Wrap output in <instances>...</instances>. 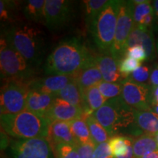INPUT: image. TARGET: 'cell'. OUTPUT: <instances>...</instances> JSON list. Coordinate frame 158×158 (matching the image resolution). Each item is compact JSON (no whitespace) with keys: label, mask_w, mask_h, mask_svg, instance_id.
Returning a JSON list of instances; mask_svg holds the SVG:
<instances>
[{"label":"cell","mask_w":158,"mask_h":158,"mask_svg":"<svg viewBox=\"0 0 158 158\" xmlns=\"http://www.w3.org/2000/svg\"><path fill=\"white\" fill-rule=\"evenodd\" d=\"M152 5L154 7V10H155V19L158 20V0H155V1L152 2Z\"/></svg>","instance_id":"cell-39"},{"label":"cell","mask_w":158,"mask_h":158,"mask_svg":"<svg viewBox=\"0 0 158 158\" xmlns=\"http://www.w3.org/2000/svg\"><path fill=\"white\" fill-rule=\"evenodd\" d=\"M31 82L20 80L6 81L1 88V115L19 114L26 110Z\"/></svg>","instance_id":"cell-7"},{"label":"cell","mask_w":158,"mask_h":158,"mask_svg":"<svg viewBox=\"0 0 158 158\" xmlns=\"http://www.w3.org/2000/svg\"><path fill=\"white\" fill-rule=\"evenodd\" d=\"M52 152L47 138L16 139L10 145L12 158H51Z\"/></svg>","instance_id":"cell-9"},{"label":"cell","mask_w":158,"mask_h":158,"mask_svg":"<svg viewBox=\"0 0 158 158\" xmlns=\"http://www.w3.org/2000/svg\"><path fill=\"white\" fill-rule=\"evenodd\" d=\"M4 38L33 68L41 64L45 52V40L44 33L38 27L29 23L12 26Z\"/></svg>","instance_id":"cell-2"},{"label":"cell","mask_w":158,"mask_h":158,"mask_svg":"<svg viewBox=\"0 0 158 158\" xmlns=\"http://www.w3.org/2000/svg\"><path fill=\"white\" fill-rule=\"evenodd\" d=\"M152 108L153 106H158V94L157 95H155V96H152Z\"/></svg>","instance_id":"cell-40"},{"label":"cell","mask_w":158,"mask_h":158,"mask_svg":"<svg viewBox=\"0 0 158 158\" xmlns=\"http://www.w3.org/2000/svg\"><path fill=\"white\" fill-rule=\"evenodd\" d=\"M82 92L83 98H84V113L85 118L89 116L92 115L107 101V100L100 93L97 86L82 90Z\"/></svg>","instance_id":"cell-21"},{"label":"cell","mask_w":158,"mask_h":158,"mask_svg":"<svg viewBox=\"0 0 158 158\" xmlns=\"http://www.w3.org/2000/svg\"><path fill=\"white\" fill-rule=\"evenodd\" d=\"M91 137L95 145L109 141L110 136L101 124L96 119L93 114L86 118Z\"/></svg>","instance_id":"cell-28"},{"label":"cell","mask_w":158,"mask_h":158,"mask_svg":"<svg viewBox=\"0 0 158 158\" xmlns=\"http://www.w3.org/2000/svg\"><path fill=\"white\" fill-rule=\"evenodd\" d=\"M133 149L135 158H142L147 154L158 150L155 135L142 134L133 138Z\"/></svg>","instance_id":"cell-23"},{"label":"cell","mask_w":158,"mask_h":158,"mask_svg":"<svg viewBox=\"0 0 158 158\" xmlns=\"http://www.w3.org/2000/svg\"><path fill=\"white\" fill-rule=\"evenodd\" d=\"M57 98H62L63 100L70 103L73 106L81 108L84 110V98L81 89L76 80L75 79L70 81L68 85L64 86L58 94Z\"/></svg>","instance_id":"cell-24"},{"label":"cell","mask_w":158,"mask_h":158,"mask_svg":"<svg viewBox=\"0 0 158 158\" xmlns=\"http://www.w3.org/2000/svg\"><path fill=\"white\" fill-rule=\"evenodd\" d=\"M98 88L106 100H110L122 95V82L109 83L102 81L99 84Z\"/></svg>","instance_id":"cell-29"},{"label":"cell","mask_w":158,"mask_h":158,"mask_svg":"<svg viewBox=\"0 0 158 158\" xmlns=\"http://www.w3.org/2000/svg\"><path fill=\"white\" fill-rule=\"evenodd\" d=\"M152 111H153L154 113H155L156 114H157L158 115V106H153L152 108Z\"/></svg>","instance_id":"cell-42"},{"label":"cell","mask_w":158,"mask_h":158,"mask_svg":"<svg viewBox=\"0 0 158 158\" xmlns=\"http://www.w3.org/2000/svg\"><path fill=\"white\" fill-rule=\"evenodd\" d=\"M149 86L151 89L158 86V64H155L151 70L149 78Z\"/></svg>","instance_id":"cell-37"},{"label":"cell","mask_w":158,"mask_h":158,"mask_svg":"<svg viewBox=\"0 0 158 158\" xmlns=\"http://www.w3.org/2000/svg\"><path fill=\"white\" fill-rule=\"evenodd\" d=\"M156 50H157V52L158 54V39L157 40V43H156Z\"/></svg>","instance_id":"cell-43"},{"label":"cell","mask_w":158,"mask_h":158,"mask_svg":"<svg viewBox=\"0 0 158 158\" xmlns=\"http://www.w3.org/2000/svg\"><path fill=\"white\" fill-rule=\"evenodd\" d=\"M122 98L130 107L135 110H152V91L149 85L138 84L129 79L122 82Z\"/></svg>","instance_id":"cell-10"},{"label":"cell","mask_w":158,"mask_h":158,"mask_svg":"<svg viewBox=\"0 0 158 158\" xmlns=\"http://www.w3.org/2000/svg\"><path fill=\"white\" fill-rule=\"evenodd\" d=\"M112 155L116 158H135L133 149V137L115 135L108 141Z\"/></svg>","instance_id":"cell-22"},{"label":"cell","mask_w":158,"mask_h":158,"mask_svg":"<svg viewBox=\"0 0 158 158\" xmlns=\"http://www.w3.org/2000/svg\"><path fill=\"white\" fill-rule=\"evenodd\" d=\"M49 125L45 116L27 110L19 114L1 115L2 129L16 139L48 138Z\"/></svg>","instance_id":"cell-3"},{"label":"cell","mask_w":158,"mask_h":158,"mask_svg":"<svg viewBox=\"0 0 158 158\" xmlns=\"http://www.w3.org/2000/svg\"><path fill=\"white\" fill-rule=\"evenodd\" d=\"M95 62L104 81L109 83L123 81L124 78H122L118 68L119 60L115 58L110 53L102 54L95 56Z\"/></svg>","instance_id":"cell-15"},{"label":"cell","mask_w":158,"mask_h":158,"mask_svg":"<svg viewBox=\"0 0 158 158\" xmlns=\"http://www.w3.org/2000/svg\"><path fill=\"white\" fill-rule=\"evenodd\" d=\"M150 69L147 66H141L134 71L127 79L138 84H144L150 78Z\"/></svg>","instance_id":"cell-33"},{"label":"cell","mask_w":158,"mask_h":158,"mask_svg":"<svg viewBox=\"0 0 158 158\" xmlns=\"http://www.w3.org/2000/svg\"><path fill=\"white\" fill-rule=\"evenodd\" d=\"M51 148L55 158H79L76 146L60 143Z\"/></svg>","instance_id":"cell-30"},{"label":"cell","mask_w":158,"mask_h":158,"mask_svg":"<svg viewBox=\"0 0 158 158\" xmlns=\"http://www.w3.org/2000/svg\"><path fill=\"white\" fill-rule=\"evenodd\" d=\"M71 132L78 144H84L93 142L91 137L89 130L86 124V118H78L69 122Z\"/></svg>","instance_id":"cell-26"},{"label":"cell","mask_w":158,"mask_h":158,"mask_svg":"<svg viewBox=\"0 0 158 158\" xmlns=\"http://www.w3.org/2000/svg\"><path fill=\"white\" fill-rule=\"evenodd\" d=\"M73 14L72 2L45 0V26L51 30H59L68 24Z\"/></svg>","instance_id":"cell-11"},{"label":"cell","mask_w":158,"mask_h":158,"mask_svg":"<svg viewBox=\"0 0 158 158\" xmlns=\"http://www.w3.org/2000/svg\"><path fill=\"white\" fill-rule=\"evenodd\" d=\"M45 0H28L23 4V15L29 21L45 26Z\"/></svg>","instance_id":"cell-25"},{"label":"cell","mask_w":158,"mask_h":158,"mask_svg":"<svg viewBox=\"0 0 158 158\" xmlns=\"http://www.w3.org/2000/svg\"><path fill=\"white\" fill-rule=\"evenodd\" d=\"M94 61L86 45L73 37L55 47L45 61L44 70L48 76H74Z\"/></svg>","instance_id":"cell-1"},{"label":"cell","mask_w":158,"mask_h":158,"mask_svg":"<svg viewBox=\"0 0 158 158\" xmlns=\"http://www.w3.org/2000/svg\"><path fill=\"white\" fill-rule=\"evenodd\" d=\"M135 45H141L145 49L148 59H153L156 47L152 29L134 26L126 44V50Z\"/></svg>","instance_id":"cell-13"},{"label":"cell","mask_w":158,"mask_h":158,"mask_svg":"<svg viewBox=\"0 0 158 158\" xmlns=\"http://www.w3.org/2000/svg\"><path fill=\"white\" fill-rule=\"evenodd\" d=\"M0 4V19L2 23H9L12 21L13 16V11L15 10V3L12 2L1 0Z\"/></svg>","instance_id":"cell-32"},{"label":"cell","mask_w":158,"mask_h":158,"mask_svg":"<svg viewBox=\"0 0 158 158\" xmlns=\"http://www.w3.org/2000/svg\"><path fill=\"white\" fill-rule=\"evenodd\" d=\"M0 68L1 78L6 81L31 82L35 79V68L12 48L4 37H2L0 43Z\"/></svg>","instance_id":"cell-6"},{"label":"cell","mask_w":158,"mask_h":158,"mask_svg":"<svg viewBox=\"0 0 158 158\" xmlns=\"http://www.w3.org/2000/svg\"><path fill=\"white\" fill-rule=\"evenodd\" d=\"M120 1L109 0L90 30L94 43L102 54L111 52L116 34Z\"/></svg>","instance_id":"cell-5"},{"label":"cell","mask_w":158,"mask_h":158,"mask_svg":"<svg viewBox=\"0 0 158 158\" xmlns=\"http://www.w3.org/2000/svg\"><path fill=\"white\" fill-rule=\"evenodd\" d=\"M55 96L30 89L27 97L26 110L39 116H45Z\"/></svg>","instance_id":"cell-17"},{"label":"cell","mask_w":158,"mask_h":158,"mask_svg":"<svg viewBox=\"0 0 158 158\" xmlns=\"http://www.w3.org/2000/svg\"><path fill=\"white\" fill-rule=\"evenodd\" d=\"M155 139H156V141H157V143H158V133L156 134V135H155Z\"/></svg>","instance_id":"cell-44"},{"label":"cell","mask_w":158,"mask_h":158,"mask_svg":"<svg viewBox=\"0 0 158 158\" xmlns=\"http://www.w3.org/2000/svg\"><path fill=\"white\" fill-rule=\"evenodd\" d=\"M74 77L81 90L98 86L103 81L95 61L82 69L78 74L74 75Z\"/></svg>","instance_id":"cell-20"},{"label":"cell","mask_w":158,"mask_h":158,"mask_svg":"<svg viewBox=\"0 0 158 158\" xmlns=\"http://www.w3.org/2000/svg\"><path fill=\"white\" fill-rule=\"evenodd\" d=\"M96 145L94 142L84 144H78L76 149L78 152L79 158H95L94 151Z\"/></svg>","instance_id":"cell-35"},{"label":"cell","mask_w":158,"mask_h":158,"mask_svg":"<svg viewBox=\"0 0 158 158\" xmlns=\"http://www.w3.org/2000/svg\"><path fill=\"white\" fill-rule=\"evenodd\" d=\"M133 8V1H120L115 37L110 52L119 61L124 58L126 44L134 27Z\"/></svg>","instance_id":"cell-8"},{"label":"cell","mask_w":158,"mask_h":158,"mask_svg":"<svg viewBox=\"0 0 158 158\" xmlns=\"http://www.w3.org/2000/svg\"><path fill=\"white\" fill-rule=\"evenodd\" d=\"M47 138L50 142L51 147L60 143L70 144L73 146L78 145L71 132L69 122H54L51 123Z\"/></svg>","instance_id":"cell-16"},{"label":"cell","mask_w":158,"mask_h":158,"mask_svg":"<svg viewBox=\"0 0 158 158\" xmlns=\"http://www.w3.org/2000/svg\"><path fill=\"white\" fill-rule=\"evenodd\" d=\"M141 62L130 57H124L118 62V68L124 80L127 79L130 75L141 67Z\"/></svg>","instance_id":"cell-31"},{"label":"cell","mask_w":158,"mask_h":158,"mask_svg":"<svg viewBox=\"0 0 158 158\" xmlns=\"http://www.w3.org/2000/svg\"><path fill=\"white\" fill-rule=\"evenodd\" d=\"M105 158H116V157H114L113 155H110V156H108V157H105Z\"/></svg>","instance_id":"cell-45"},{"label":"cell","mask_w":158,"mask_h":158,"mask_svg":"<svg viewBox=\"0 0 158 158\" xmlns=\"http://www.w3.org/2000/svg\"><path fill=\"white\" fill-rule=\"evenodd\" d=\"M141 131L143 134L155 135L158 133V115L150 110H135L134 133Z\"/></svg>","instance_id":"cell-18"},{"label":"cell","mask_w":158,"mask_h":158,"mask_svg":"<svg viewBox=\"0 0 158 158\" xmlns=\"http://www.w3.org/2000/svg\"><path fill=\"white\" fill-rule=\"evenodd\" d=\"M155 19V10H154L153 5L151 1L147 0L145 2L141 4L134 3V26H139V27H145V28L152 29Z\"/></svg>","instance_id":"cell-19"},{"label":"cell","mask_w":158,"mask_h":158,"mask_svg":"<svg viewBox=\"0 0 158 158\" xmlns=\"http://www.w3.org/2000/svg\"><path fill=\"white\" fill-rule=\"evenodd\" d=\"M135 110L119 96L107 100L93 116L111 138L130 127L133 133Z\"/></svg>","instance_id":"cell-4"},{"label":"cell","mask_w":158,"mask_h":158,"mask_svg":"<svg viewBox=\"0 0 158 158\" xmlns=\"http://www.w3.org/2000/svg\"><path fill=\"white\" fill-rule=\"evenodd\" d=\"M74 78V76H49L46 78H35L29 84L31 90L56 96V94Z\"/></svg>","instance_id":"cell-14"},{"label":"cell","mask_w":158,"mask_h":158,"mask_svg":"<svg viewBox=\"0 0 158 158\" xmlns=\"http://www.w3.org/2000/svg\"><path fill=\"white\" fill-rule=\"evenodd\" d=\"M142 158H158V150H156L155 152L147 154V155L143 156Z\"/></svg>","instance_id":"cell-38"},{"label":"cell","mask_w":158,"mask_h":158,"mask_svg":"<svg viewBox=\"0 0 158 158\" xmlns=\"http://www.w3.org/2000/svg\"><path fill=\"white\" fill-rule=\"evenodd\" d=\"M124 57H130L140 62H143L148 59L145 49L141 45H135L126 50Z\"/></svg>","instance_id":"cell-34"},{"label":"cell","mask_w":158,"mask_h":158,"mask_svg":"<svg viewBox=\"0 0 158 158\" xmlns=\"http://www.w3.org/2000/svg\"><path fill=\"white\" fill-rule=\"evenodd\" d=\"M107 0H86L83 1L84 5L85 12V20L88 28L91 29L92 26L100 13H101L102 9L108 3Z\"/></svg>","instance_id":"cell-27"},{"label":"cell","mask_w":158,"mask_h":158,"mask_svg":"<svg viewBox=\"0 0 158 158\" xmlns=\"http://www.w3.org/2000/svg\"><path fill=\"white\" fill-rule=\"evenodd\" d=\"M45 117L50 124L54 122H70L78 118H85L84 110L81 108L73 106L57 97H55L54 102L45 115Z\"/></svg>","instance_id":"cell-12"},{"label":"cell","mask_w":158,"mask_h":158,"mask_svg":"<svg viewBox=\"0 0 158 158\" xmlns=\"http://www.w3.org/2000/svg\"><path fill=\"white\" fill-rule=\"evenodd\" d=\"M158 94V86L152 89V96L157 95Z\"/></svg>","instance_id":"cell-41"},{"label":"cell","mask_w":158,"mask_h":158,"mask_svg":"<svg viewBox=\"0 0 158 158\" xmlns=\"http://www.w3.org/2000/svg\"><path fill=\"white\" fill-rule=\"evenodd\" d=\"M110 155H112V153L108 141L96 145L94 151L95 158H105Z\"/></svg>","instance_id":"cell-36"}]
</instances>
